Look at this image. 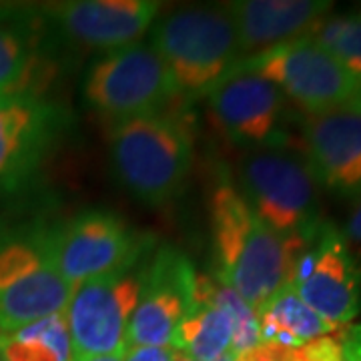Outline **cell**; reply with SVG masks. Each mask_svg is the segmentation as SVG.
<instances>
[{"label": "cell", "mask_w": 361, "mask_h": 361, "mask_svg": "<svg viewBox=\"0 0 361 361\" xmlns=\"http://www.w3.org/2000/svg\"><path fill=\"white\" fill-rule=\"evenodd\" d=\"M141 261L77 285L66 307L75 361L127 351L125 336L141 295Z\"/></svg>", "instance_id": "5b68a950"}, {"label": "cell", "mask_w": 361, "mask_h": 361, "mask_svg": "<svg viewBox=\"0 0 361 361\" xmlns=\"http://www.w3.org/2000/svg\"><path fill=\"white\" fill-rule=\"evenodd\" d=\"M180 351L171 345L161 348H133L129 355H125V361H175Z\"/></svg>", "instance_id": "ffe728a7"}, {"label": "cell", "mask_w": 361, "mask_h": 361, "mask_svg": "<svg viewBox=\"0 0 361 361\" xmlns=\"http://www.w3.org/2000/svg\"><path fill=\"white\" fill-rule=\"evenodd\" d=\"M293 289L307 307L337 327L361 311L360 265L331 225H322L315 237V267Z\"/></svg>", "instance_id": "5bb4252c"}, {"label": "cell", "mask_w": 361, "mask_h": 361, "mask_svg": "<svg viewBox=\"0 0 361 361\" xmlns=\"http://www.w3.org/2000/svg\"><path fill=\"white\" fill-rule=\"evenodd\" d=\"M331 6L325 0H239L227 4L243 54H257L307 37Z\"/></svg>", "instance_id": "9a60e30c"}, {"label": "cell", "mask_w": 361, "mask_h": 361, "mask_svg": "<svg viewBox=\"0 0 361 361\" xmlns=\"http://www.w3.org/2000/svg\"><path fill=\"white\" fill-rule=\"evenodd\" d=\"M175 113L130 116L111 127V163L118 183L147 205H163L177 197L193 165V141L180 115Z\"/></svg>", "instance_id": "6da1fadb"}, {"label": "cell", "mask_w": 361, "mask_h": 361, "mask_svg": "<svg viewBox=\"0 0 361 361\" xmlns=\"http://www.w3.org/2000/svg\"><path fill=\"white\" fill-rule=\"evenodd\" d=\"M348 235L353 239V241L361 243V193H360V201H357V205H355V209H353V211H351V215H349Z\"/></svg>", "instance_id": "7402d4cb"}, {"label": "cell", "mask_w": 361, "mask_h": 361, "mask_svg": "<svg viewBox=\"0 0 361 361\" xmlns=\"http://www.w3.org/2000/svg\"><path fill=\"white\" fill-rule=\"evenodd\" d=\"M175 361H193V360H191V357H189L187 353H183V351H180L179 357H177V360H175Z\"/></svg>", "instance_id": "d4e9b609"}, {"label": "cell", "mask_w": 361, "mask_h": 361, "mask_svg": "<svg viewBox=\"0 0 361 361\" xmlns=\"http://www.w3.org/2000/svg\"><path fill=\"white\" fill-rule=\"evenodd\" d=\"M90 109L113 123L155 115L179 99L177 82L149 42H133L90 63L82 82Z\"/></svg>", "instance_id": "277c9868"}, {"label": "cell", "mask_w": 361, "mask_h": 361, "mask_svg": "<svg viewBox=\"0 0 361 361\" xmlns=\"http://www.w3.org/2000/svg\"><path fill=\"white\" fill-rule=\"evenodd\" d=\"M235 319L221 307H205L199 313L193 339L185 349L193 361H217L231 348Z\"/></svg>", "instance_id": "d6986e66"}, {"label": "cell", "mask_w": 361, "mask_h": 361, "mask_svg": "<svg viewBox=\"0 0 361 361\" xmlns=\"http://www.w3.org/2000/svg\"><path fill=\"white\" fill-rule=\"evenodd\" d=\"M213 118L237 145H273L285 97L241 61L209 92Z\"/></svg>", "instance_id": "7c38bea8"}, {"label": "cell", "mask_w": 361, "mask_h": 361, "mask_svg": "<svg viewBox=\"0 0 361 361\" xmlns=\"http://www.w3.org/2000/svg\"><path fill=\"white\" fill-rule=\"evenodd\" d=\"M313 42L334 54L351 75H361V13L341 14L322 20L307 35Z\"/></svg>", "instance_id": "ac0fdd59"}, {"label": "cell", "mask_w": 361, "mask_h": 361, "mask_svg": "<svg viewBox=\"0 0 361 361\" xmlns=\"http://www.w3.org/2000/svg\"><path fill=\"white\" fill-rule=\"evenodd\" d=\"M305 161L317 183L341 195L361 193V113L337 106L307 115L303 123Z\"/></svg>", "instance_id": "4fadbf2b"}, {"label": "cell", "mask_w": 361, "mask_h": 361, "mask_svg": "<svg viewBox=\"0 0 361 361\" xmlns=\"http://www.w3.org/2000/svg\"><path fill=\"white\" fill-rule=\"evenodd\" d=\"M159 6L153 0H66L44 4L42 13L59 39L113 51L139 42Z\"/></svg>", "instance_id": "30bf717a"}, {"label": "cell", "mask_w": 361, "mask_h": 361, "mask_svg": "<svg viewBox=\"0 0 361 361\" xmlns=\"http://www.w3.org/2000/svg\"><path fill=\"white\" fill-rule=\"evenodd\" d=\"M241 63L271 80L310 115L343 106L355 82V75L310 37L271 47Z\"/></svg>", "instance_id": "52a82bcc"}, {"label": "cell", "mask_w": 361, "mask_h": 361, "mask_svg": "<svg viewBox=\"0 0 361 361\" xmlns=\"http://www.w3.org/2000/svg\"><path fill=\"white\" fill-rule=\"evenodd\" d=\"M197 271L177 247H161L145 267L141 295L125 336L127 348L171 345L179 323L197 311Z\"/></svg>", "instance_id": "9c48e42d"}, {"label": "cell", "mask_w": 361, "mask_h": 361, "mask_svg": "<svg viewBox=\"0 0 361 361\" xmlns=\"http://www.w3.org/2000/svg\"><path fill=\"white\" fill-rule=\"evenodd\" d=\"M52 229L44 221H11L0 217V295L35 273L54 265Z\"/></svg>", "instance_id": "2e32d148"}, {"label": "cell", "mask_w": 361, "mask_h": 361, "mask_svg": "<svg viewBox=\"0 0 361 361\" xmlns=\"http://www.w3.org/2000/svg\"><path fill=\"white\" fill-rule=\"evenodd\" d=\"M149 44L169 66L185 103L209 97L243 59L227 4L171 11L153 25Z\"/></svg>", "instance_id": "7a4b0ae2"}, {"label": "cell", "mask_w": 361, "mask_h": 361, "mask_svg": "<svg viewBox=\"0 0 361 361\" xmlns=\"http://www.w3.org/2000/svg\"><path fill=\"white\" fill-rule=\"evenodd\" d=\"M127 351L121 353H111V355H99V357H89V360H78V361H125Z\"/></svg>", "instance_id": "cb8c5ba5"}, {"label": "cell", "mask_w": 361, "mask_h": 361, "mask_svg": "<svg viewBox=\"0 0 361 361\" xmlns=\"http://www.w3.org/2000/svg\"><path fill=\"white\" fill-rule=\"evenodd\" d=\"M147 239H141L118 215L87 209L52 229V257L68 283L80 285L99 275L141 261Z\"/></svg>", "instance_id": "ba28073f"}, {"label": "cell", "mask_w": 361, "mask_h": 361, "mask_svg": "<svg viewBox=\"0 0 361 361\" xmlns=\"http://www.w3.org/2000/svg\"><path fill=\"white\" fill-rule=\"evenodd\" d=\"M257 319L263 343H273L279 331H287L307 343L315 337L329 336L339 329L307 307L291 285H285L271 297L269 303L257 313Z\"/></svg>", "instance_id": "e0dca14e"}, {"label": "cell", "mask_w": 361, "mask_h": 361, "mask_svg": "<svg viewBox=\"0 0 361 361\" xmlns=\"http://www.w3.org/2000/svg\"><path fill=\"white\" fill-rule=\"evenodd\" d=\"M52 37L42 6L0 4V97L44 94L56 68Z\"/></svg>", "instance_id": "8fae6325"}, {"label": "cell", "mask_w": 361, "mask_h": 361, "mask_svg": "<svg viewBox=\"0 0 361 361\" xmlns=\"http://www.w3.org/2000/svg\"><path fill=\"white\" fill-rule=\"evenodd\" d=\"M345 106H349V109H355V111H360L361 113V75L360 77H355L353 90H351V94H349V101L345 103Z\"/></svg>", "instance_id": "603a6c76"}, {"label": "cell", "mask_w": 361, "mask_h": 361, "mask_svg": "<svg viewBox=\"0 0 361 361\" xmlns=\"http://www.w3.org/2000/svg\"><path fill=\"white\" fill-rule=\"evenodd\" d=\"M343 361H361V325L341 329Z\"/></svg>", "instance_id": "44dd1931"}, {"label": "cell", "mask_w": 361, "mask_h": 361, "mask_svg": "<svg viewBox=\"0 0 361 361\" xmlns=\"http://www.w3.org/2000/svg\"><path fill=\"white\" fill-rule=\"evenodd\" d=\"M239 180L251 213L277 235L311 237L319 231L317 180L305 157L273 147L247 153Z\"/></svg>", "instance_id": "3957f363"}, {"label": "cell", "mask_w": 361, "mask_h": 361, "mask_svg": "<svg viewBox=\"0 0 361 361\" xmlns=\"http://www.w3.org/2000/svg\"><path fill=\"white\" fill-rule=\"evenodd\" d=\"M73 113L44 94L0 97V195L14 193L37 175L68 135Z\"/></svg>", "instance_id": "8992f818"}]
</instances>
